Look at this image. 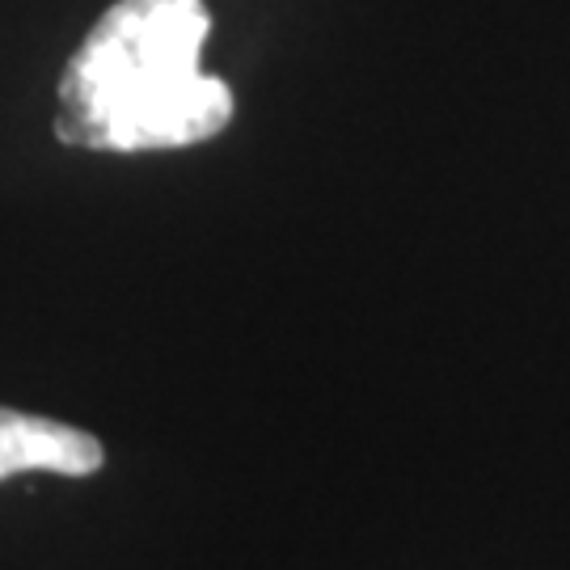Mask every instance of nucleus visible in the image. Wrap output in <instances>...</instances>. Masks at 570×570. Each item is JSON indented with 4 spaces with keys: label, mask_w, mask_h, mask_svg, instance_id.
Returning a JSON list of instances; mask_svg holds the SVG:
<instances>
[{
    "label": "nucleus",
    "mask_w": 570,
    "mask_h": 570,
    "mask_svg": "<svg viewBox=\"0 0 570 570\" xmlns=\"http://www.w3.org/2000/svg\"><path fill=\"white\" fill-rule=\"evenodd\" d=\"M204 0H119L60 77L56 136L98 153L190 148L233 122V89L199 68Z\"/></svg>",
    "instance_id": "f257e3e1"
},
{
    "label": "nucleus",
    "mask_w": 570,
    "mask_h": 570,
    "mask_svg": "<svg viewBox=\"0 0 570 570\" xmlns=\"http://www.w3.org/2000/svg\"><path fill=\"white\" fill-rule=\"evenodd\" d=\"M102 444L89 431L0 406V482L18 473H35V469L63 473V478H89L102 469Z\"/></svg>",
    "instance_id": "f03ea898"
}]
</instances>
